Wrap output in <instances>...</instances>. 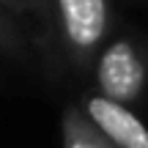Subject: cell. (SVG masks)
I'll return each mask as SVG.
<instances>
[{
	"label": "cell",
	"instance_id": "obj_4",
	"mask_svg": "<svg viewBox=\"0 0 148 148\" xmlns=\"http://www.w3.org/2000/svg\"><path fill=\"white\" fill-rule=\"evenodd\" d=\"M63 143H66V148H115L93 123H90V118L85 121L77 110H71L69 115H66Z\"/></svg>",
	"mask_w": 148,
	"mask_h": 148
},
{
	"label": "cell",
	"instance_id": "obj_3",
	"mask_svg": "<svg viewBox=\"0 0 148 148\" xmlns=\"http://www.w3.org/2000/svg\"><path fill=\"white\" fill-rule=\"evenodd\" d=\"M85 112L90 123L104 134L115 148H148V129L145 123L121 101H112L107 96H88Z\"/></svg>",
	"mask_w": 148,
	"mask_h": 148
},
{
	"label": "cell",
	"instance_id": "obj_1",
	"mask_svg": "<svg viewBox=\"0 0 148 148\" xmlns=\"http://www.w3.org/2000/svg\"><path fill=\"white\" fill-rule=\"evenodd\" d=\"M96 79H99L101 96H107L112 101H121V104H129L143 93L145 66L140 60L137 49L121 38V41H112L99 55Z\"/></svg>",
	"mask_w": 148,
	"mask_h": 148
},
{
	"label": "cell",
	"instance_id": "obj_5",
	"mask_svg": "<svg viewBox=\"0 0 148 148\" xmlns=\"http://www.w3.org/2000/svg\"><path fill=\"white\" fill-rule=\"evenodd\" d=\"M5 36H11V27H8V22L0 16V41H3V44H5Z\"/></svg>",
	"mask_w": 148,
	"mask_h": 148
},
{
	"label": "cell",
	"instance_id": "obj_2",
	"mask_svg": "<svg viewBox=\"0 0 148 148\" xmlns=\"http://www.w3.org/2000/svg\"><path fill=\"white\" fill-rule=\"evenodd\" d=\"M55 5L69 47L88 60L107 30V0H55Z\"/></svg>",
	"mask_w": 148,
	"mask_h": 148
}]
</instances>
